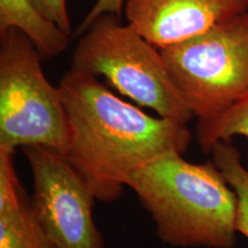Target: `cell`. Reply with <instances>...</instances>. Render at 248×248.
Wrapping results in <instances>:
<instances>
[{
    "mask_svg": "<svg viewBox=\"0 0 248 248\" xmlns=\"http://www.w3.org/2000/svg\"><path fill=\"white\" fill-rule=\"evenodd\" d=\"M58 86L69 130L64 156L95 200H117L136 170L169 152L184 154L190 146L187 124L148 115L98 77L70 69Z\"/></svg>",
    "mask_w": 248,
    "mask_h": 248,
    "instance_id": "cell-1",
    "label": "cell"
},
{
    "mask_svg": "<svg viewBox=\"0 0 248 248\" xmlns=\"http://www.w3.org/2000/svg\"><path fill=\"white\" fill-rule=\"evenodd\" d=\"M169 152L126 182L151 214L161 241L172 247L233 248L237 194L209 162L195 164Z\"/></svg>",
    "mask_w": 248,
    "mask_h": 248,
    "instance_id": "cell-2",
    "label": "cell"
},
{
    "mask_svg": "<svg viewBox=\"0 0 248 248\" xmlns=\"http://www.w3.org/2000/svg\"><path fill=\"white\" fill-rule=\"evenodd\" d=\"M70 69L104 77L124 97L164 119L187 124L194 117L161 49L130 24H122L116 14H101L80 35Z\"/></svg>",
    "mask_w": 248,
    "mask_h": 248,
    "instance_id": "cell-3",
    "label": "cell"
},
{
    "mask_svg": "<svg viewBox=\"0 0 248 248\" xmlns=\"http://www.w3.org/2000/svg\"><path fill=\"white\" fill-rule=\"evenodd\" d=\"M40 60L21 31L0 33V148L43 146L64 155L69 141L66 108Z\"/></svg>",
    "mask_w": 248,
    "mask_h": 248,
    "instance_id": "cell-4",
    "label": "cell"
},
{
    "mask_svg": "<svg viewBox=\"0 0 248 248\" xmlns=\"http://www.w3.org/2000/svg\"><path fill=\"white\" fill-rule=\"evenodd\" d=\"M161 53L194 117L218 115L248 94V12Z\"/></svg>",
    "mask_w": 248,
    "mask_h": 248,
    "instance_id": "cell-5",
    "label": "cell"
},
{
    "mask_svg": "<svg viewBox=\"0 0 248 248\" xmlns=\"http://www.w3.org/2000/svg\"><path fill=\"white\" fill-rule=\"evenodd\" d=\"M30 166V197L40 226L55 248H105L92 215L95 198L63 154L43 146L23 147Z\"/></svg>",
    "mask_w": 248,
    "mask_h": 248,
    "instance_id": "cell-6",
    "label": "cell"
},
{
    "mask_svg": "<svg viewBox=\"0 0 248 248\" xmlns=\"http://www.w3.org/2000/svg\"><path fill=\"white\" fill-rule=\"evenodd\" d=\"M248 12V0H124L126 23L163 49Z\"/></svg>",
    "mask_w": 248,
    "mask_h": 248,
    "instance_id": "cell-7",
    "label": "cell"
},
{
    "mask_svg": "<svg viewBox=\"0 0 248 248\" xmlns=\"http://www.w3.org/2000/svg\"><path fill=\"white\" fill-rule=\"evenodd\" d=\"M14 153L0 148V248H55L18 181Z\"/></svg>",
    "mask_w": 248,
    "mask_h": 248,
    "instance_id": "cell-8",
    "label": "cell"
},
{
    "mask_svg": "<svg viewBox=\"0 0 248 248\" xmlns=\"http://www.w3.org/2000/svg\"><path fill=\"white\" fill-rule=\"evenodd\" d=\"M9 29L21 31L46 59L58 57L70 42V35L46 17L31 0H0V33Z\"/></svg>",
    "mask_w": 248,
    "mask_h": 248,
    "instance_id": "cell-9",
    "label": "cell"
},
{
    "mask_svg": "<svg viewBox=\"0 0 248 248\" xmlns=\"http://www.w3.org/2000/svg\"><path fill=\"white\" fill-rule=\"evenodd\" d=\"M212 161L237 194L235 229L248 239V169L239 151L230 141H219L212 148Z\"/></svg>",
    "mask_w": 248,
    "mask_h": 248,
    "instance_id": "cell-10",
    "label": "cell"
},
{
    "mask_svg": "<svg viewBox=\"0 0 248 248\" xmlns=\"http://www.w3.org/2000/svg\"><path fill=\"white\" fill-rule=\"evenodd\" d=\"M195 130L198 144L207 154L219 141H230L237 136L248 139V94L218 115L198 120Z\"/></svg>",
    "mask_w": 248,
    "mask_h": 248,
    "instance_id": "cell-11",
    "label": "cell"
},
{
    "mask_svg": "<svg viewBox=\"0 0 248 248\" xmlns=\"http://www.w3.org/2000/svg\"><path fill=\"white\" fill-rule=\"evenodd\" d=\"M37 8L71 36V21L68 14L67 0H31Z\"/></svg>",
    "mask_w": 248,
    "mask_h": 248,
    "instance_id": "cell-12",
    "label": "cell"
},
{
    "mask_svg": "<svg viewBox=\"0 0 248 248\" xmlns=\"http://www.w3.org/2000/svg\"><path fill=\"white\" fill-rule=\"evenodd\" d=\"M123 4L124 0H95L94 5L90 9L88 15L83 18L80 26L77 28V35H82L84 31L88 29L90 24L95 20L101 14L113 13L122 16L123 14Z\"/></svg>",
    "mask_w": 248,
    "mask_h": 248,
    "instance_id": "cell-13",
    "label": "cell"
}]
</instances>
